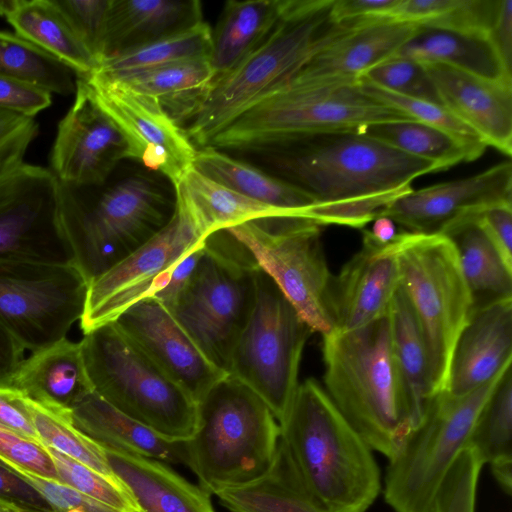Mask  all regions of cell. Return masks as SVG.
I'll return each mask as SVG.
<instances>
[{"label":"cell","mask_w":512,"mask_h":512,"mask_svg":"<svg viewBox=\"0 0 512 512\" xmlns=\"http://www.w3.org/2000/svg\"><path fill=\"white\" fill-rule=\"evenodd\" d=\"M0 424L40 442L25 404V395L11 386H0Z\"/></svg>","instance_id":"obj_55"},{"label":"cell","mask_w":512,"mask_h":512,"mask_svg":"<svg viewBox=\"0 0 512 512\" xmlns=\"http://www.w3.org/2000/svg\"><path fill=\"white\" fill-rule=\"evenodd\" d=\"M3 5H4V0H0V16L2 15Z\"/></svg>","instance_id":"obj_63"},{"label":"cell","mask_w":512,"mask_h":512,"mask_svg":"<svg viewBox=\"0 0 512 512\" xmlns=\"http://www.w3.org/2000/svg\"><path fill=\"white\" fill-rule=\"evenodd\" d=\"M333 0H286L267 38L228 73L215 78L190 116L186 132L205 147L258 101L291 80L339 30L330 21Z\"/></svg>","instance_id":"obj_4"},{"label":"cell","mask_w":512,"mask_h":512,"mask_svg":"<svg viewBox=\"0 0 512 512\" xmlns=\"http://www.w3.org/2000/svg\"><path fill=\"white\" fill-rule=\"evenodd\" d=\"M489 39L506 70L512 73V0H499Z\"/></svg>","instance_id":"obj_57"},{"label":"cell","mask_w":512,"mask_h":512,"mask_svg":"<svg viewBox=\"0 0 512 512\" xmlns=\"http://www.w3.org/2000/svg\"><path fill=\"white\" fill-rule=\"evenodd\" d=\"M399 0H333L329 10L334 24L390 20ZM391 21V20H390Z\"/></svg>","instance_id":"obj_53"},{"label":"cell","mask_w":512,"mask_h":512,"mask_svg":"<svg viewBox=\"0 0 512 512\" xmlns=\"http://www.w3.org/2000/svg\"><path fill=\"white\" fill-rule=\"evenodd\" d=\"M499 0H399L392 20L489 38Z\"/></svg>","instance_id":"obj_40"},{"label":"cell","mask_w":512,"mask_h":512,"mask_svg":"<svg viewBox=\"0 0 512 512\" xmlns=\"http://www.w3.org/2000/svg\"><path fill=\"white\" fill-rule=\"evenodd\" d=\"M280 425V444L300 483L325 512H366L379 496L372 449L314 379L300 383Z\"/></svg>","instance_id":"obj_2"},{"label":"cell","mask_w":512,"mask_h":512,"mask_svg":"<svg viewBox=\"0 0 512 512\" xmlns=\"http://www.w3.org/2000/svg\"><path fill=\"white\" fill-rule=\"evenodd\" d=\"M92 389L109 404L176 441L190 439L197 425V402L134 344L115 322L82 338Z\"/></svg>","instance_id":"obj_8"},{"label":"cell","mask_w":512,"mask_h":512,"mask_svg":"<svg viewBox=\"0 0 512 512\" xmlns=\"http://www.w3.org/2000/svg\"><path fill=\"white\" fill-rule=\"evenodd\" d=\"M0 76L51 94L75 93L74 72L61 61L15 33L0 30Z\"/></svg>","instance_id":"obj_41"},{"label":"cell","mask_w":512,"mask_h":512,"mask_svg":"<svg viewBox=\"0 0 512 512\" xmlns=\"http://www.w3.org/2000/svg\"><path fill=\"white\" fill-rule=\"evenodd\" d=\"M109 466L139 512H215L211 494L187 481L166 463L104 447Z\"/></svg>","instance_id":"obj_25"},{"label":"cell","mask_w":512,"mask_h":512,"mask_svg":"<svg viewBox=\"0 0 512 512\" xmlns=\"http://www.w3.org/2000/svg\"><path fill=\"white\" fill-rule=\"evenodd\" d=\"M441 105L487 146L512 155V82L478 76L447 65L423 64Z\"/></svg>","instance_id":"obj_22"},{"label":"cell","mask_w":512,"mask_h":512,"mask_svg":"<svg viewBox=\"0 0 512 512\" xmlns=\"http://www.w3.org/2000/svg\"><path fill=\"white\" fill-rule=\"evenodd\" d=\"M114 322L196 402L228 376L206 357L171 311L155 298L149 297L137 302Z\"/></svg>","instance_id":"obj_20"},{"label":"cell","mask_w":512,"mask_h":512,"mask_svg":"<svg viewBox=\"0 0 512 512\" xmlns=\"http://www.w3.org/2000/svg\"><path fill=\"white\" fill-rule=\"evenodd\" d=\"M201 22L202 5L197 0H110L100 61Z\"/></svg>","instance_id":"obj_26"},{"label":"cell","mask_w":512,"mask_h":512,"mask_svg":"<svg viewBox=\"0 0 512 512\" xmlns=\"http://www.w3.org/2000/svg\"><path fill=\"white\" fill-rule=\"evenodd\" d=\"M11 387L52 409L69 411L93 391L81 342L64 338L24 358Z\"/></svg>","instance_id":"obj_27"},{"label":"cell","mask_w":512,"mask_h":512,"mask_svg":"<svg viewBox=\"0 0 512 512\" xmlns=\"http://www.w3.org/2000/svg\"><path fill=\"white\" fill-rule=\"evenodd\" d=\"M0 462L34 486L55 512H67L71 509L83 512H120L70 486L36 475L6 460L0 459Z\"/></svg>","instance_id":"obj_50"},{"label":"cell","mask_w":512,"mask_h":512,"mask_svg":"<svg viewBox=\"0 0 512 512\" xmlns=\"http://www.w3.org/2000/svg\"><path fill=\"white\" fill-rule=\"evenodd\" d=\"M388 245L425 339L437 394L446 388L452 352L474 309L473 297L448 237L403 231Z\"/></svg>","instance_id":"obj_10"},{"label":"cell","mask_w":512,"mask_h":512,"mask_svg":"<svg viewBox=\"0 0 512 512\" xmlns=\"http://www.w3.org/2000/svg\"><path fill=\"white\" fill-rule=\"evenodd\" d=\"M73 424L104 447L152 458L164 463L187 462L186 441L165 438L124 414L94 391L70 410Z\"/></svg>","instance_id":"obj_28"},{"label":"cell","mask_w":512,"mask_h":512,"mask_svg":"<svg viewBox=\"0 0 512 512\" xmlns=\"http://www.w3.org/2000/svg\"><path fill=\"white\" fill-rule=\"evenodd\" d=\"M174 188L175 202L183 207L204 238L249 221L302 218L293 211L235 192L204 176L194 166Z\"/></svg>","instance_id":"obj_29"},{"label":"cell","mask_w":512,"mask_h":512,"mask_svg":"<svg viewBox=\"0 0 512 512\" xmlns=\"http://www.w3.org/2000/svg\"><path fill=\"white\" fill-rule=\"evenodd\" d=\"M174 210L175 205L140 176L121 180L93 202L59 182L60 226L73 265L88 284L156 235Z\"/></svg>","instance_id":"obj_7"},{"label":"cell","mask_w":512,"mask_h":512,"mask_svg":"<svg viewBox=\"0 0 512 512\" xmlns=\"http://www.w3.org/2000/svg\"><path fill=\"white\" fill-rule=\"evenodd\" d=\"M399 287L395 254L363 230L361 249L330 281L327 307L333 330H354L384 317Z\"/></svg>","instance_id":"obj_21"},{"label":"cell","mask_w":512,"mask_h":512,"mask_svg":"<svg viewBox=\"0 0 512 512\" xmlns=\"http://www.w3.org/2000/svg\"><path fill=\"white\" fill-rule=\"evenodd\" d=\"M286 0L227 1L212 30L209 62L214 79L253 52L280 20Z\"/></svg>","instance_id":"obj_32"},{"label":"cell","mask_w":512,"mask_h":512,"mask_svg":"<svg viewBox=\"0 0 512 512\" xmlns=\"http://www.w3.org/2000/svg\"><path fill=\"white\" fill-rule=\"evenodd\" d=\"M355 132L407 155L429 161L438 171L467 161L466 151L459 141L416 120L375 122Z\"/></svg>","instance_id":"obj_39"},{"label":"cell","mask_w":512,"mask_h":512,"mask_svg":"<svg viewBox=\"0 0 512 512\" xmlns=\"http://www.w3.org/2000/svg\"><path fill=\"white\" fill-rule=\"evenodd\" d=\"M59 181L23 162L0 183V261L73 264L58 217Z\"/></svg>","instance_id":"obj_16"},{"label":"cell","mask_w":512,"mask_h":512,"mask_svg":"<svg viewBox=\"0 0 512 512\" xmlns=\"http://www.w3.org/2000/svg\"><path fill=\"white\" fill-rule=\"evenodd\" d=\"M360 77L400 96L441 105L424 65L416 61L392 57L372 67Z\"/></svg>","instance_id":"obj_46"},{"label":"cell","mask_w":512,"mask_h":512,"mask_svg":"<svg viewBox=\"0 0 512 512\" xmlns=\"http://www.w3.org/2000/svg\"><path fill=\"white\" fill-rule=\"evenodd\" d=\"M0 512H22V511L9 503L0 501Z\"/></svg>","instance_id":"obj_62"},{"label":"cell","mask_w":512,"mask_h":512,"mask_svg":"<svg viewBox=\"0 0 512 512\" xmlns=\"http://www.w3.org/2000/svg\"><path fill=\"white\" fill-rule=\"evenodd\" d=\"M67 512H83V511H81V510H79V509H71V510H69V511H67Z\"/></svg>","instance_id":"obj_64"},{"label":"cell","mask_w":512,"mask_h":512,"mask_svg":"<svg viewBox=\"0 0 512 512\" xmlns=\"http://www.w3.org/2000/svg\"><path fill=\"white\" fill-rule=\"evenodd\" d=\"M397 120L414 119L366 95L358 79H291L247 109L207 146L274 149L301 134L356 131L367 124Z\"/></svg>","instance_id":"obj_6"},{"label":"cell","mask_w":512,"mask_h":512,"mask_svg":"<svg viewBox=\"0 0 512 512\" xmlns=\"http://www.w3.org/2000/svg\"><path fill=\"white\" fill-rule=\"evenodd\" d=\"M25 349L0 325V386H11Z\"/></svg>","instance_id":"obj_58"},{"label":"cell","mask_w":512,"mask_h":512,"mask_svg":"<svg viewBox=\"0 0 512 512\" xmlns=\"http://www.w3.org/2000/svg\"><path fill=\"white\" fill-rule=\"evenodd\" d=\"M499 204H512L511 162L467 178L412 189L377 217H388L408 232L443 234L456 221Z\"/></svg>","instance_id":"obj_19"},{"label":"cell","mask_w":512,"mask_h":512,"mask_svg":"<svg viewBox=\"0 0 512 512\" xmlns=\"http://www.w3.org/2000/svg\"><path fill=\"white\" fill-rule=\"evenodd\" d=\"M394 57L443 64L478 76L512 82L490 39L483 35L419 27Z\"/></svg>","instance_id":"obj_33"},{"label":"cell","mask_w":512,"mask_h":512,"mask_svg":"<svg viewBox=\"0 0 512 512\" xmlns=\"http://www.w3.org/2000/svg\"><path fill=\"white\" fill-rule=\"evenodd\" d=\"M82 79L97 105L125 136L128 158L160 172L176 187L193 167L197 152L186 131L157 99L93 74Z\"/></svg>","instance_id":"obj_17"},{"label":"cell","mask_w":512,"mask_h":512,"mask_svg":"<svg viewBox=\"0 0 512 512\" xmlns=\"http://www.w3.org/2000/svg\"><path fill=\"white\" fill-rule=\"evenodd\" d=\"M2 17L15 34L61 61L76 77L86 78L96 69L94 57L53 0H4Z\"/></svg>","instance_id":"obj_30"},{"label":"cell","mask_w":512,"mask_h":512,"mask_svg":"<svg viewBox=\"0 0 512 512\" xmlns=\"http://www.w3.org/2000/svg\"><path fill=\"white\" fill-rule=\"evenodd\" d=\"M194 168L209 179L249 198L293 211L312 221L314 200L296 186L213 147L197 150Z\"/></svg>","instance_id":"obj_34"},{"label":"cell","mask_w":512,"mask_h":512,"mask_svg":"<svg viewBox=\"0 0 512 512\" xmlns=\"http://www.w3.org/2000/svg\"><path fill=\"white\" fill-rule=\"evenodd\" d=\"M52 103V94L38 87L0 76V110L34 118Z\"/></svg>","instance_id":"obj_51"},{"label":"cell","mask_w":512,"mask_h":512,"mask_svg":"<svg viewBox=\"0 0 512 512\" xmlns=\"http://www.w3.org/2000/svg\"><path fill=\"white\" fill-rule=\"evenodd\" d=\"M512 372L509 367L484 403L465 447L491 469L512 466Z\"/></svg>","instance_id":"obj_42"},{"label":"cell","mask_w":512,"mask_h":512,"mask_svg":"<svg viewBox=\"0 0 512 512\" xmlns=\"http://www.w3.org/2000/svg\"><path fill=\"white\" fill-rule=\"evenodd\" d=\"M358 80L361 90L371 98L455 138L464 147L467 161L478 159L487 148L486 143L471 128L442 105L400 96L371 84L361 77Z\"/></svg>","instance_id":"obj_44"},{"label":"cell","mask_w":512,"mask_h":512,"mask_svg":"<svg viewBox=\"0 0 512 512\" xmlns=\"http://www.w3.org/2000/svg\"><path fill=\"white\" fill-rule=\"evenodd\" d=\"M478 214L456 221L442 234L456 248L474 307L512 297V269L507 267L480 227Z\"/></svg>","instance_id":"obj_35"},{"label":"cell","mask_w":512,"mask_h":512,"mask_svg":"<svg viewBox=\"0 0 512 512\" xmlns=\"http://www.w3.org/2000/svg\"><path fill=\"white\" fill-rule=\"evenodd\" d=\"M280 425L267 404L232 376L197 402L186 465L209 494L254 483L275 465Z\"/></svg>","instance_id":"obj_5"},{"label":"cell","mask_w":512,"mask_h":512,"mask_svg":"<svg viewBox=\"0 0 512 512\" xmlns=\"http://www.w3.org/2000/svg\"><path fill=\"white\" fill-rule=\"evenodd\" d=\"M25 404L41 443L124 487L110 468L103 446L75 427L69 411L49 408L26 396Z\"/></svg>","instance_id":"obj_43"},{"label":"cell","mask_w":512,"mask_h":512,"mask_svg":"<svg viewBox=\"0 0 512 512\" xmlns=\"http://www.w3.org/2000/svg\"><path fill=\"white\" fill-rule=\"evenodd\" d=\"M0 459L36 475L59 482L53 461L41 442L26 438L0 424Z\"/></svg>","instance_id":"obj_49"},{"label":"cell","mask_w":512,"mask_h":512,"mask_svg":"<svg viewBox=\"0 0 512 512\" xmlns=\"http://www.w3.org/2000/svg\"><path fill=\"white\" fill-rule=\"evenodd\" d=\"M206 239L175 202L172 218L156 235L88 284L80 319L83 334L114 322L132 305L153 297L172 268Z\"/></svg>","instance_id":"obj_15"},{"label":"cell","mask_w":512,"mask_h":512,"mask_svg":"<svg viewBox=\"0 0 512 512\" xmlns=\"http://www.w3.org/2000/svg\"><path fill=\"white\" fill-rule=\"evenodd\" d=\"M39 130L34 118L0 110V154L27 133Z\"/></svg>","instance_id":"obj_59"},{"label":"cell","mask_w":512,"mask_h":512,"mask_svg":"<svg viewBox=\"0 0 512 512\" xmlns=\"http://www.w3.org/2000/svg\"><path fill=\"white\" fill-rule=\"evenodd\" d=\"M477 221L504 263L512 269V204H499L477 215Z\"/></svg>","instance_id":"obj_54"},{"label":"cell","mask_w":512,"mask_h":512,"mask_svg":"<svg viewBox=\"0 0 512 512\" xmlns=\"http://www.w3.org/2000/svg\"><path fill=\"white\" fill-rule=\"evenodd\" d=\"M231 512H325L306 492L281 444L275 465L258 481L215 494Z\"/></svg>","instance_id":"obj_37"},{"label":"cell","mask_w":512,"mask_h":512,"mask_svg":"<svg viewBox=\"0 0 512 512\" xmlns=\"http://www.w3.org/2000/svg\"><path fill=\"white\" fill-rule=\"evenodd\" d=\"M99 77L155 98L166 111L171 109L176 115L189 118L214 80L209 58L184 60L111 77Z\"/></svg>","instance_id":"obj_36"},{"label":"cell","mask_w":512,"mask_h":512,"mask_svg":"<svg viewBox=\"0 0 512 512\" xmlns=\"http://www.w3.org/2000/svg\"><path fill=\"white\" fill-rule=\"evenodd\" d=\"M43 444V443H42ZM57 471L59 482L120 512H139L126 488L119 486L88 466L43 444Z\"/></svg>","instance_id":"obj_45"},{"label":"cell","mask_w":512,"mask_h":512,"mask_svg":"<svg viewBox=\"0 0 512 512\" xmlns=\"http://www.w3.org/2000/svg\"><path fill=\"white\" fill-rule=\"evenodd\" d=\"M39 130H34L11 144L0 154V183L24 161L26 151L37 136Z\"/></svg>","instance_id":"obj_60"},{"label":"cell","mask_w":512,"mask_h":512,"mask_svg":"<svg viewBox=\"0 0 512 512\" xmlns=\"http://www.w3.org/2000/svg\"><path fill=\"white\" fill-rule=\"evenodd\" d=\"M512 364V297L474 307L451 356L445 390L469 393Z\"/></svg>","instance_id":"obj_23"},{"label":"cell","mask_w":512,"mask_h":512,"mask_svg":"<svg viewBox=\"0 0 512 512\" xmlns=\"http://www.w3.org/2000/svg\"><path fill=\"white\" fill-rule=\"evenodd\" d=\"M273 150L282 179L314 200L312 221L320 226L363 229L410 192L414 179L438 171L429 161L355 131L301 134Z\"/></svg>","instance_id":"obj_1"},{"label":"cell","mask_w":512,"mask_h":512,"mask_svg":"<svg viewBox=\"0 0 512 512\" xmlns=\"http://www.w3.org/2000/svg\"><path fill=\"white\" fill-rule=\"evenodd\" d=\"M123 159H128L125 136L97 105L87 83L76 77L73 104L57 126L50 170L76 190L103 184Z\"/></svg>","instance_id":"obj_18"},{"label":"cell","mask_w":512,"mask_h":512,"mask_svg":"<svg viewBox=\"0 0 512 512\" xmlns=\"http://www.w3.org/2000/svg\"><path fill=\"white\" fill-rule=\"evenodd\" d=\"M0 501L22 512H55L45 497L26 480L0 462Z\"/></svg>","instance_id":"obj_52"},{"label":"cell","mask_w":512,"mask_h":512,"mask_svg":"<svg viewBox=\"0 0 512 512\" xmlns=\"http://www.w3.org/2000/svg\"><path fill=\"white\" fill-rule=\"evenodd\" d=\"M205 241L188 253L172 268L161 290L152 297L162 303L168 310L172 308L178 295L193 274L203 253Z\"/></svg>","instance_id":"obj_56"},{"label":"cell","mask_w":512,"mask_h":512,"mask_svg":"<svg viewBox=\"0 0 512 512\" xmlns=\"http://www.w3.org/2000/svg\"><path fill=\"white\" fill-rule=\"evenodd\" d=\"M211 34L212 29L203 21L185 31L109 55L91 74L111 77L184 60L209 58Z\"/></svg>","instance_id":"obj_38"},{"label":"cell","mask_w":512,"mask_h":512,"mask_svg":"<svg viewBox=\"0 0 512 512\" xmlns=\"http://www.w3.org/2000/svg\"><path fill=\"white\" fill-rule=\"evenodd\" d=\"M509 367L469 393L453 395L443 390L432 398L421 422L389 459L383 494L394 512H431L439 485L466 446L484 403Z\"/></svg>","instance_id":"obj_11"},{"label":"cell","mask_w":512,"mask_h":512,"mask_svg":"<svg viewBox=\"0 0 512 512\" xmlns=\"http://www.w3.org/2000/svg\"><path fill=\"white\" fill-rule=\"evenodd\" d=\"M260 267L227 230L211 234L171 313L206 357L228 374L253 310Z\"/></svg>","instance_id":"obj_9"},{"label":"cell","mask_w":512,"mask_h":512,"mask_svg":"<svg viewBox=\"0 0 512 512\" xmlns=\"http://www.w3.org/2000/svg\"><path fill=\"white\" fill-rule=\"evenodd\" d=\"M482 466L472 449L464 447L439 485L431 512H474Z\"/></svg>","instance_id":"obj_47"},{"label":"cell","mask_w":512,"mask_h":512,"mask_svg":"<svg viewBox=\"0 0 512 512\" xmlns=\"http://www.w3.org/2000/svg\"><path fill=\"white\" fill-rule=\"evenodd\" d=\"M88 282L73 265L0 261V325L36 352L80 321Z\"/></svg>","instance_id":"obj_14"},{"label":"cell","mask_w":512,"mask_h":512,"mask_svg":"<svg viewBox=\"0 0 512 512\" xmlns=\"http://www.w3.org/2000/svg\"><path fill=\"white\" fill-rule=\"evenodd\" d=\"M418 28L390 20L340 24L337 33L292 79H358L372 67L394 57Z\"/></svg>","instance_id":"obj_24"},{"label":"cell","mask_w":512,"mask_h":512,"mask_svg":"<svg viewBox=\"0 0 512 512\" xmlns=\"http://www.w3.org/2000/svg\"><path fill=\"white\" fill-rule=\"evenodd\" d=\"M321 227L302 218H268L227 229L275 282L313 332L333 331L327 295L332 278Z\"/></svg>","instance_id":"obj_13"},{"label":"cell","mask_w":512,"mask_h":512,"mask_svg":"<svg viewBox=\"0 0 512 512\" xmlns=\"http://www.w3.org/2000/svg\"><path fill=\"white\" fill-rule=\"evenodd\" d=\"M75 29L96 64L102 56L110 0H53ZM97 67V66H96Z\"/></svg>","instance_id":"obj_48"},{"label":"cell","mask_w":512,"mask_h":512,"mask_svg":"<svg viewBox=\"0 0 512 512\" xmlns=\"http://www.w3.org/2000/svg\"><path fill=\"white\" fill-rule=\"evenodd\" d=\"M389 316L395 368L414 429L436 394L425 339L401 286L393 298Z\"/></svg>","instance_id":"obj_31"},{"label":"cell","mask_w":512,"mask_h":512,"mask_svg":"<svg viewBox=\"0 0 512 512\" xmlns=\"http://www.w3.org/2000/svg\"><path fill=\"white\" fill-rule=\"evenodd\" d=\"M314 333L260 268L253 310L232 351L228 375L254 391L280 424L299 386L305 344Z\"/></svg>","instance_id":"obj_12"},{"label":"cell","mask_w":512,"mask_h":512,"mask_svg":"<svg viewBox=\"0 0 512 512\" xmlns=\"http://www.w3.org/2000/svg\"><path fill=\"white\" fill-rule=\"evenodd\" d=\"M366 231L375 242L383 246L391 243L399 233L394 221L385 216L376 217L372 229Z\"/></svg>","instance_id":"obj_61"},{"label":"cell","mask_w":512,"mask_h":512,"mask_svg":"<svg viewBox=\"0 0 512 512\" xmlns=\"http://www.w3.org/2000/svg\"><path fill=\"white\" fill-rule=\"evenodd\" d=\"M322 337L324 390L372 450L393 458L412 425L395 368L389 313Z\"/></svg>","instance_id":"obj_3"}]
</instances>
